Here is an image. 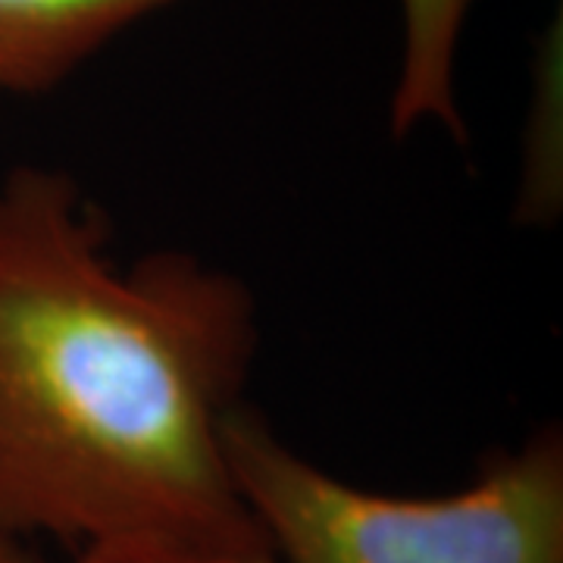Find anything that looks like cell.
<instances>
[{
	"label": "cell",
	"mask_w": 563,
	"mask_h": 563,
	"mask_svg": "<svg viewBox=\"0 0 563 563\" xmlns=\"http://www.w3.org/2000/svg\"><path fill=\"white\" fill-rule=\"evenodd\" d=\"M0 563H47L38 551L22 539H13L7 532H0Z\"/></svg>",
	"instance_id": "cell-5"
},
{
	"label": "cell",
	"mask_w": 563,
	"mask_h": 563,
	"mask_svg": "<svg viewBox=\"0 0 563 563\" xmlns=\"http://www.w3.org/2000/svg\"><path fill=\"white\" fill-rule=\"evenodd\" d=\"M51 166L0 179V532L32 542H266L225 463L254 295L161 251L122 266Z\"/></svg>",
	"instance_id": "cell-1"
},
{
	"label": "cell",
	"mask_w": 563,
	"mask_h": 563,
	"mask_svg": "<svg viewBox=\"0 0 563 563\" xmlns=\"http://www.w3.org/2000/svg\"><path fill=\"white\" fill-rule=\"evenodd\" d=\"M176 0H0V91L47 95Z\"/></svg>",
	"instance_id": "cell-3"
},
{
	"label": "cell",
	"mask_w": 563,
	"mask_h": 563,
	"mask_svg": "<svg viewBox=\"0 0 563 563\" xmlns=\"http://www.w3.org/2000/svg\"><path fill=\"white\" fill-rule=\"evenodd\" d=\"M73 563H279L266 542H176V539H125L88 544Z\"/></svg>",
	"instance_id": "cell-4"
},
{
	"label": "cell",
	"mask_w": 563,
	"mask_h": 563,
	"mask_svg": "<svg viewBox=\"0 0 563 563\" xmlns=\"http://www.w3.org/2000/svg\"><path fill=\"white\" fill-rule=\"evenodd\" d=\"M247 514L279 563H563V439L544 429L439 498L369 492L307 461L247 407L222 432Z\"/></svg>",
	"instance_id": "cell-2"
}]
</instances>
